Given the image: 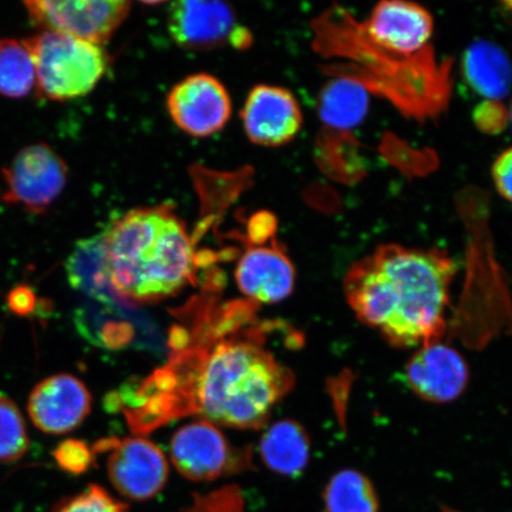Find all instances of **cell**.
<instances>
[{
    "label": "cell",
    "instance_id": "6da1fadb",
    "mask_svg": "<svg viewBox=\"0 0 512 512\" xmlns=\"http://www.w3.org/2000/svg\"><path fill=\"white\" fill-rule=\"evenodd\" d=\"M256 310L248 299L222 302L211 287L179 310L168 363L113 399L133 432L190 415L238 430L265 426L296 380L268 348L279 324Z\"/></svg>",
    "mask_w": 512,
    "mask_h": 512
},
{
    "label": "cell",
    "instance_id": "7a4b0ae2",
    "mask_svg": "<svg viewBox=\"0 0 512 512\" xmlns=\"http://www.w3.org/2000/svg\"><path fill=\"white\" fill-rule=\"evenodd\" d=\"M457 271L445 251L388 243L350 267L343 290L362 324L394 348L418 349L445 336Z\"/></svg>",
    "mask_w": 512,
    "mask_h": 512
},
{
    "label": "cell",
    "instance_id": "3957f363",
    "mask_svg": "<svg viewBox=\"0 0 512 512\" xmlns=\"http://www.w3.org/2000/svg\"><path fill=\"white\" fill-rule=\"evenodd\" d=\"M104 238L113 291L127 306L160 302L195 279L194 243L170 208L128 211L105 230Z\"/></svg>",
    "mask_w": 512,
    "mask_h": 512
},
{
    "label": "cell",
    "instance_id": "277c9868",
    "mask_svg": "<svg viewBox=\"0 0 512 512\" xmlns=\"http://www.w3.org/2000/svg\"><path fill=\"white\" fill-rule=\"evenodd\" d=\"M36 69V85L47 99L81 98L98 85L108 67L98 44L54 31H42L24 40Z\"/></svg>",
    "mask_w": 512,
    "mask_h": 512
},
{
    "label": "cell",
    "instance_id": "5b68a950",
    "mask_svg": "<svg viewBox=\"0 0 512 512\" xmlns=\"http://www.w3.org/2000/svg\"><path fill=\"white\" fill-rule=\"evenodd\" d=\"M170 456L179 475L191 482H213L255 470L252 448L230 444L219 428L206 420L179 428L171 439Z\"/></svg>",
    "mask_w": 512,
    "mask_h": 512
},
{
    "label": "cell",
    "instance_id": "8992f818",
    "mask_svg": "<svg viewBox=\"0 0 512 512\" xmlns=\"http://www.w3.org/2000/svg\"><path fill=\"white\" fill-rule=\"evenodd\" d=\"M94 456L106 454L108 478L121 496L146 502L163 491L169 463L160 448L143 437L107 438L93 447Z\"/></svg>",
    "mask_w": 512,
    "mask_h": 512
},
{
    "label": "cell",
    "instance_id": "52a82bcc",
    "mask_svg": "<svg viewBox=\"0 0 512 512\" xmlns=\"http://www.w3.org/2000/svg\"><path fill=\"white\" fill-rule=\"evenodd\" d=\"M31 22L44 31L79 38L102 46L130 15L125 0H29L24 3Z\"/></svg>",
    "mask_w": 512,
    "mask_h": 512
},
{
    "label": "cell",
    "instance_id": "ba28073f",
    "mask_svg": "<svg viewBox=\"0 0 512 512\" xmlns=\"http://www.w3.org/2000/svg\"><path fill=\"white\" fill-rule=\"evenodd\" d=\"M364 40L383 53L416 59L430 53L434 19L421 5L403 0L377 4L366 22L357 24Z\"/></svg>",
    "mask_w": 512,
    "mask_h": 512
},
{
    "label": "cell",
    "instance_id": "9c48e42d",
    "mask_svg": "<svg viewBox=\"0 0 512 512\" xmlns=\"http://www.w3.org/2000/svg\"><path fill=\"white\" fill-rule=\"evenodd\" d=\"M67 165L47 144L24 147L4 170V201L42 213L67 184Z\"/></svg>",
    "mask_w": 512,
    "mask_h": 512
},
{
    "label": "cell",
    "instance_id": "30bf717a",
    "mask_svg": "<svg viewBox=\"0 0 512 512\" xmlns=\"http://www.w3.org/2000/svg\"><path fill=\"white\" fill-rule=\"evenodd\" d=\"M166 107L172 121L191 137L207 138L223 130L232 117V99L215 76H188L171 89Z\"/></svg>",
    "mask_w": 512,
    "mask_h": 512
},
{
    "label": "cell",
    "instance_id": "8fae6325",
    "mask_svg": "<svg viewBox=\"0 0 512 512\" xmlns=\"http://www.w3.org/2000/svg\"><path fill=\"white\" fill-rule=\"evenodd\" d=\"M168 28L172 40L188 50H209L232 44L247 47L248 31L236 23L234 12L222 2L181 0L170 5Z\"/></svg>",
    "mask_w": 512,
    "mask_h": 512
},
{
    "label": "cell",
    "instance_id": "7c38bea8",
    "mask_svg": "<svg viewBox=\"0 0 512 512\" xmlns=\"http://www.w3.org/2000/svg\"><path fill=\"white\" fill-rule=\"evenodd\" d=\"M243 128L255 145L278 147L292 142L303 126V113L288 89L255 86L241 113Z\"/></svg>",
    "mask_w": 512,
    "mask_h": 512
},
{
    "label": "cell",
    "instance_id": "4fadbf2b",
    "mask_svg": "<svg viewBox=\"0 0 512 512\" xmlns=\"http://www.w3.org/2000/svg\"><path fill=\"white\" fill-rule=\"evenodd\" d=\"M408 387L418 398L448 403L460 398L470 379L464 357L441 341L422 345L406 366Z\"/></svg>",
    "mask_w": 512,
    "mask_h": 512
},
{
    "label": "cell",
    "instance_id": "5bb4252c",
    "mask_svg": "<svg viewBox=\"0 0 512 512\" xmlns=\"http://www.w3.org/2000/svg\"><path fill=\"white\" fill-rule=\"evenodd\" d=\"M92 409V395L78 377L57 374L38 383L29 396L32 424L43 433L67 434L86 420Z\"/></svg>",
    "mask_w": 512,
    "mask_h": 512
},
{
    "label": "cell",
    "instance_id": "9a60e30c",
    "mask_svg": "<svg viewBox=\"0 0 512 512\" xmlns=\"http://www.w3.org/2000/svg\"><path fill=\"white\" fill-rule=\"evenodd\" d=\"M236 283L248 300L277 304L290 297L296 285V268L277 245H256L241 255Z\"/></svg>",
    "mask_w": 512,
    "mask_h": 512
},
{
    "label": "cell",
    "instance_id": "2e32d148",
    "mask_svg": "<svg viewBox=\"0 0 512 512\" xmlns=\"http://www.w3.org/2000/svg\"><path fill=\"white\" fill-rule=\"evenodd\" d=\"M70 285L101 306L124 310L127 306L113 291L108 275L104 233L76 243L67 261Z\"/></svg>",
    "mask_w": 512,
    "mask_h": 512
},
{
    "label": "cell",
    "instance_id": "e0dca14e",
    "mask_svg": "<svg viewBox=\"0 0 512 512\" xmlns=\"http://www.w3.org/2000/svg\"><path fill=\"white\" fill-rule=\"evenodd\" d=\"M259 453L272 472L297 478L303 475L310 462V435L296 420H279L262 434Z\"/></svg>",
    "mask_w": 512,
    "mask_h": 512
},
{
    "label": "cell",
    "instance_id": "ac0fdd59",
    "mask_svg": "<svg viewBox=\"0 0 512 512\" xmlns=\"http://www.w3.org/2000/svg\"><path fill=\"white\" fill-rule=\"evenodd\" d=\"M462 68L467 85L486 101L499 102L509 95L512 64L507 53L495 43L477 40L470 44Z\"/></svg>",
    "mask_w": 512,
    "mask_h": 512
},
{
    "label": "cell",
    "instance_id": "d6986e66",
    "mask_svg": "<svg viewBox=\"0 0 512 512\" xmlns=\"http://www.w3.org/2000/svg\"><path fill=\"white\" fill-rule=\"evenodd\" d=\"M369 108L368 89L349 78L331 81L319 96V115L324 124L352 128L360 124Z\"/></svg>",
    "mask_w": 512,
    "mask_h": 512
},
{
    "label": "cell",
    "instance_id": "ffe728a7",
    "mask_svg": "<svg viewBox=\"0 0 512 512\" xmlns=\"http://www.w3.org/2000/svg\"><path fill=\"white\" fill-rule=\"evenodd\" d=\"M325 512H379L375 486L364 473L347 469L335 473L323 491Z\"/></svg>",
    "mask_w": 512,
    "mask_h": 512
},
{
    "label": "cell",
    "instance_id": "44dd1931",
    "mask_svg": "<svg viewBox=\"0 0 512 512\" xmlns=\"http://www.w3.org/2000/svg\"><path fill=\"white\" fill-rule=\"evenodd\" d=\"M35 85V63L27 43L12 38L0 41V95L21 99Z\"/></svg>",
    "mask_w": 512,
    "mask_h": 512
},
{
    "label": "cell",
    "instance_id": "7402d4cb",
    "mask_svg": "<svg viewBox=\"0 0 512 512\" xmlns=\"http://www.w3.org/2000/svg\"><path fill=\"white\" fill-rule=\"evenodd\" d=\"M30 446L27 425L16 403L0 394V463L16 462Z\"/></svg>",
    "mask_w": 512,
    "mask_h": 512
},
{
    "label": "cell",
    "instance_id": "603a6c76",
    "mask_svg": "<svg viewBox=\"0 0 512 512\" xmlns=\"http://www.w3.org/2000/svg\"><path fill=\"white\" fill-rule=\"evenodd\" d=\"M53 512H131L130 507L98 484L64 498L56 504Z\"/></svg>",
    "mask_w": 512,
    "mask_h": 512
},
{
    "label": "cell",
    "instance_id": "cb8c5ba5",
    "mask_svg": "<svg viewBox=\"0 0 512 512\" xmlns=\"http://www.w3.org/2000/svg\"><path fill=\"white\" fill-rule=\"evenodd\" d=\"M185 512H247L239 486L228 485L204 495H194Z\"/></svg>",
    "mask_w": 512,
    "mask_h": 512
},
{
    "label": "cell",
    "instance_id": "d4e9b609",
    "mask_svg": "<svg viewBox=\"0 0 512 512\" xmlns=\"http://www.w3.org/2000/svg\"><path fill=\"white\" fill-rule=\"evenodd\" d=\"M54 458L64 472L74 476L87 472L95 460L93 451L85 443L73 439L63 441L57 446Z\"/></svg>",
    "mask_w": 512,
    "mask_h": 512
},
{
    "label": "cell",
    "instance_id": "484cf974",
    "mask_svg": "<svg viewBox=\"0 0 512 512\" xmlns=\"http://www.w3.org/2000/svg\"><path fill=\"white\" fill-rule=\"evenodd\" d=\"M492 178L498 194L512 203V147L496 158L492 166Z\"/></svg>",
    "mask_w": 512,
    "mask_h": 512
},
{
    "label": "cell",
    "instance_id": "4316f807",
    "mask_svg": "<svg viewBox=\"0 0 512 512\" xmlns=\"http://www.w3.org/2000/svg\"><path fill=\"white\" fill-rule=\"evenodd\" d=\"M475 120L484 132H497L507 124L508 112L499 102L486 101L475 112Z\"/></svg>",
    "mask_w": 512,
    "mask_h": 512
},
{
    "label": "cell",
    "instance_id": "83f0119b",
    "mask_svg": "<svg viewBox=\"0 0 512 512\" xmlns=\"http://www.w3.org/2000/svg\"><path fill=\"white\" fill-rule=\"evenodd\" d=\"M507 6H508V8H509V11H510V12H511V14H512V2H511V3H507Z\"/></svg>",
    "mask_w": 512,
    "mask_h": 512
},
{
    "label": "cell",
    "instance_id": "f1b7e54d",
    "mask_svg": "<svg viewBox=\"0 0 512 512\" xmlns=\"http://www.w3.org/2000/svg\"><path fill=\"white\" fill-rule=\"evenodd\" d=\"M510 118H511V123H512V105H511V111H510Z\"/></svg>",
    "mask_w": 512,
    "mask_h": 512
}]
</instances>
